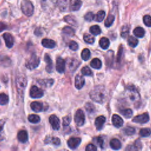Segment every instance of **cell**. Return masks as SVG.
Listing matches in <instances>:
<instances>
[{
	"mask_svg": "<svg viewBox=\"0 0 151 151\" xmlns=\"http://www.w3.org/2000/svg\"><path fill=\"white\" fill-rule=\"evenodd\" d=\"M90 96L93 101L102 104L107 99V93L104 86H98L91 91Z\"/></svg>",
	"mask_w": 151,
	"mask_h": 151,
	"instance_id": "cell-1",
	"label": "cell"
},
{
	"mask_svg": "<svg viewBox=\"0 0 151 151\" xmlns=\"http://www.w3.org/2000/svg\"><path fill=\"white\" fill-rule=\"evenodd\" d=\"M126 96L134 104H137L140 101V95L134 87L130 86L127 88L126 91Z\"/></svg>",
	"mask_w": 151,
	"mask_h": 151,
	"instance_id": "cell-2",
	"label": "cell"
},
{
	"mask_svg": "<svg viewBox=\"0 0 151 151\" xmlns=\"http://www.w3.org/2000/svg\"><path fill=\"white\" fill-rule=\"evenodd\" d=\"M82 5L81 0H65L63 3V8L64 11H67V9L71 11H78Z\"/></svg>",
	"mask_w": 151,
	"mask_h": 151,
	"instance_id": "cell-3",
	"label": "cell"
},
{
	"mask_svg": "<svg viewBox=\"0 0 151 151\" xmlns=\"http://www.w3.org/2000/svg\"><path fill=\"white\" fill-rule=\"evenodd\" d=\"M22 12L27 17H31L34 12V6L29 0H22L21 4Z\"/></svg>",
	"mask_w": 151,
	"mask_h": 151,
	"instance_id": "cell-4",
	"label": "cell"
},
{
	"mask_svg": "<svg viewBox=\"0 0 151 151\" xmlns=\"http://www.w3.org/2000/svg\"><path fill=\"white\" fill-rule=\"evenodd\" d=\"M27 81L24 76H19L16 79V86L18 94L22 96L24 90L27 86Z\"/></svg>",
	"mask_w": 151,
	"mask_h": 151,
	"instance_id": "cell-5",
	"label": "cell"
},
{
	"mask_svg": "<svg viewBox=\"0 0 151 151\" xmlns=\"http://www.w3.org/2000/svg\"><path fill=\"white\" fill-rule=\"evenodd\" d=\"M40 63V60L35 54H32L30 58L27 61L25 66L29 70H33L37 68Z\"/></svg>",
	"mask_w": 151,
	"mask_h": 151,
	"instance_id": "cell-6",
	"label": "cell"
},
{
	"mask_svg": "<svg viewBox=\"0 0 151 151\" xmlns=\"http://www.w3.org/2000/svg\"><path fill=\"white\" fill-rule=\"evenodd\" d=\"M74 121L78 126H81L85 122V115L83 111L81 109H78L75 113Z\"/></svg>",
	"mask_w": 151,
	"mask_h": 151,
	"instance_id": "cell-7",
	"label": "cell"
},
{
	"mask_svg": "<svg viewBox=\"0 0 151 151\" xmlns=\"http://www.w3.org/2000/svg\"><path fill=\"white\" fill-rule=\"evenodd\" d=\"M57 1L58 0H41V7L46 11H51L55 7Z\"/></svg>",
	"mask_w": 151,
	"mask_h": 151,
	"instance_id": "cell-8",
	"label": "cell"
},
{
	"mask_svg": "<svg viewBox=\"0 0 151 151\" xmlns=\"http://www.w3.org/2000/svg\"><path fill=\"white\" fill-rule=\"evenodd\" d=\"M29 95L32 98H41L43 96L44 92L41 88H38L36 86H33L30 89Z\"/></svg>",
	"mask_w": 151,
	"mask_h": 151,
	"instance_id": "cell-9",
	"label": "cell"
},
{
	"mask_svg": "<svg viewBox=\"0 0 151 151\" xmlns=\"http://www.w3.org/2000/svg\"><path fill=\"white\" fill-rule=\"evenodd\" d=\"M149 120V116L147 113H145L142 114L137 115L133 119V122L138 123H146Z\"/></svg>",
	"mask_w": 151,
	"mask_h": 151,
	"instance_id": "cell-10",
	"label": "cell"
},
{
	"mask_svg": "<svg viewBox=\"0 0 151 151\" xmlns=\"http://www.w3.org/2000/svg\"><path fill=\"white\" fill-rule=\"evenodd\" d=\"M65 68V61L61 57H58L56 60V70L60 73L64 72Z\"/></svg>",
	"mask_w": 151,
	"mask_h": 151,
	"instance_id": "cell-11",
	"label": "cell"
},
{
	"mask_svg": "<svg viewBox=\"0 0 151 151\" xmlns=\"http://www.w3.org/2000/svg\"><path fill=\"white\" fill-rule=\"evenodd\" d=\"M49 122L54 130H58L60 127V121L55 115H51L49 117Z\"/></svg>",
	"mask_w": 151,
	"mask_h": 151,
	"instance_id": "cell-12",
	"label": "cell"
},
{
	"mask_svg": "<svg viewBox=\"0 0 151 151\" xmlns=\"http://www.w3.org/2000/svg\"><path fill=\"white\" fill-rule=\"evenodd\" d=\"M81 140L80 138L73 137L68 140L67 144L70 148L72 149H75L79 146V145L81 143Z\"/></svg>",
	"mask_w": 151,
	"mask_h": 151,
	"instance_id": "cell-13",
	"label": "cell"
},
{
	"mask_svg": "<svg viewBox=\"0 0 151 151\" xmlns=\"http://www.w3.org/2000/svg\"><path fill=\"white\" fill-rule=\"evenodd\" d=\"M80 64V62L75 58H69L67 60V65L69 70L72 72H74Z\"/></svg>",
	"mask_w": 151,
	"mask_h": 151,
	"instance_id": "cell-14",
	"label": "cell"
},
{
	"mask_svg": "<svg viewBox=\"0 0 151 151\" xmlns=\"http://www.w3.org/2000/svg\"><path fill=\"white\" fill-rule=\"evenodd\" d=\"M3 37H4L6 46L9 48L12 47L14 42V40L12 35L10 34L9 33H5L3 35Z\"/></svg>",
	"mask_w": 151,
	"mask_h": 151,
	"instance_id": "cell-15",
	"label": "cell"
},
{
	"mask_svg": "<svg viewBox=\"0 0 151 151\" xmlns=\"http://www.w3.org/2000/svg\"><path fill=\"white\" fill-rule=\"evenodd\" d=\"M113 124L116 127H120L123 124V120L120 116L117 114H113L111 118Z\"/></svg>",
	"mask_w": 151,
	"mask_h": 151,
	"instance_id": "cell-16",
	"label": "cell"
},
{
	"mask_svg": "<svg viewBox=\"0 0 151 151\" xmlns=\"http://www.w3.org/2000/svg\"><path fill=\"white\" fill-rule=\"evenodd\" d=\"M105 122H106V117L104 116H100L97 117L96 119L95 123H94L96 129L99 130H101L103 128Z\"/></svg>",
	"mask_w": 151,
	"mask_h": 151,
	"instance_id": "cell-17",
	"label": "cell"
},
{
	"mask_svg": "<svg viewBox=\"0 0 151 151\" xmlns=\"http://www.w3.org/2000/svg\"><path fill=\"white\" fill-rule=\"evenodd\" d=\"M85 84V80L83 76L78 74L75 78V86L77 89H81Z\"/></svg>",
	"mask_w": 151,
	"mask_h": 151,
	"instance_id": "cell-18",
	"label": "cell"
},
{
	"mask_svg": "<svg viewBox=\"0 0 151 151\" xmlns=\"http://www.w3.org/2000/svg\"><path fill=\"white\" fill-rule=\"evenodd\" d=\"M17 137L18 140L21 142V143H25L27 142L28 139V133L26 130H20L18 133Z\"/></svg>",
	"mask_w": 151,
	"mask_h": 151,
	"instance_id": "cell-19",
	"label": "cell"
},
{
	"mask_svg": "<svg viewBox=\"0 0 151 151\" xmlns=\"http://www.w3.org/2000/svg\"><path fill=\"white\" fill-rule=\"evenodd\" d=\"M41 44L43 47L47 48H53L56 45V44L54 40L48 38L43 39L41 41Z\"/></svg>",
	"mask_w": 151,
	"mask_h": 151,
	"instance_id": "cell-20",
	"label": "cell"
},
{
	"mask_svg": "<svg viewBox=\"0 0 151 151\" xmlns=\"http://www.w3.org/2000/svg\"><path fill=\"white\" fill-rule=\"evenodd\" d=\"M44 60L47 64L46 65V71L48 73H51L52 71V68H53V65H52V61L50 57V55L47 54H45V57H44Z\"/></svg>",
	"mask_w": 151,
	"mask_h": 151,
	"instance_id": "cell-21",
	"label": "cell"
},
{
	"mask_svg": "<svg viewBox=\"0 0 151 151\" xmlns=\"http://www.w3.org/2000/svg\"><path fill=\"white\" fill-rule=\"evenodd\" d=\"M31 109L35 112H40L43 109L42 103L39 101H33L31 103Z\"/></svg>",
	"mask_w": 151,
	"mask_h": 151,
	"instance_id": "cell-22",
	"label": "cell"
},
{
	"mask_svg": "<svg viewBox=\"0 0 151 151\" xmlns=\"http://www.w3.org/2000/svg\"><path fill=\"white\" fill-rule=\"evenodd\" d=\"M110 147L114 150H119L122 147V144L120 140L117 139H113L110 142Z\"/></svg>",
	"mask_w": 151,
	"mask_h": 151,
	"instance_id": "cell-23",
	"label": "cell"
},
{
	"mask_svg": "<svg viewBox=\"0 0 151 151\" xmlns=\"http://www.w3.org/2000/svg\"><path fill=\"white\" fill-rule=\"evenodd\" d=\"M10 58L7 56H0V65L2 67H8L11 65Z\"/></svg>",
	"mask_w": 151,
	"mask_h": 151,
	"instance_id": "cell-24",
	"label": "cell"
},
{
	"mask_svg": "<svg viewBox=\"0 0 151 151\" xmlns=\"http://www.w3.org/2000/svg\"><path fill=\"white\" fill-rule=\"evenodd\" d=\"M99 45L102 49L106 50V49L108 48V47H109L110 41L107 38L102 37L100 38V40L99 41Z\"/></svg>",
	"mask_w": 151,
	"mask_h": 151,
	"instance_id": "cell-25",
	"label": "cell"
},
{
	"mask_svg": "<svg viewBox=\"0 0 151 151\" xmlns=\"http://www.w3.org/2000/svg\"><path fill=\"white\" fill-rule=\"evenodd\" d=\"M133 34L136 37L138 38H142L145 34V31L143 28L138 27L133 30Z\"/></svg>",
	"mask_w": 151,
	"mask_h": 151,
	"instance_id": "cell-26",
	"label": "cell"
},
{
	"mask_svg": "<svg viewBox=\"0 0 151 151\" xmlns=\"http://www.w3.org/2000/svg\"><path fill=\"white\" fill-rule=\"evenodd\" d=\"M46 143H52L54 145L58 146L60 144V140L58 137H48L45 140Z\"/></svg>",
	"mask_w": 151,
	"mask_h": 151,
	"instance_id": "cell-27",
	"label": "cell"
},
{
	"mask_svg": "<svg viewBox=\"0 0 151 151\" xmlns=\"http://www.w3.org/2000/svg\"><path fill=\"white\" fill-rule=\"evenodd\" d=\"M90 65L91 67L95 69H100L101 67L102 63L100 60L97 58H95L91 60L90 63Z\"/></svg>",
	"mask_w": 151,
	"mask_h": 151,
	"instance_id": "cell-28",
	"label": "cell"
},
{
	"mask_svg": "<svg viewBox=\"0 0 151 151\" xmlns=\"http://www.w3.org/2000/svg\"><path fill=\"white\" fill-rule=\"evenodd\" d=\"M138 42L139 41L137 39L133 36H130L127 39V42L129 45L132 48L136 47L138 44Z\"/></svg>",
	"mask_w": 151,
	"mask_h": 151,
	"instance_id": "cell-29",
	"label": "cell"
},
{
	"mask_svg": "<svg viewBox=\"0 0 151 151\" xmlns=\"http://www.w3.org/2000/svg\"><path fill=\"white\" fill-rule=\"evenodd\" d=\"M105 17V12L103 10L99 11L96 16H94L95 21L97 22H101Z\"/></svg>",
	"mask_w": 151,
	"mask_h": 151,
	"instance_id": "cell-30",
	"label": "cell"
},
{
	"mask_svg": "<svg viewBox=\"0 0 151 151\" xmlns=\"http://www.w3.org/2000/svg\"><path fill=\"white\" fill-rule=\"evenodd\" d=\"M64 21L67 22L69 24H71L72 25H76L77 24V21L76 20V18L71 15H67L64 17Z\"/></svg>",
	"mask_w": 151,
	"mask_h": 151,
	"instance_id": "cell-31",
	"label": "cell"
},
{
	"mask_svg": "<svg viewBox=\"0 0 151 151\" xmlns=\"http://www.w3.org/2000/svg\"><path fill=\"white\" fill-rule=\"evenodd\" d=\"M90 32L94 35H99L101 33V29L99 27V26L97 25H94L91 26L90 28Z\"/></svg>",
	"mask_w": 151,
	"mask_h": 151,
	"instance_id": "cell-32",
	"label": "cell"
},
{
	"mask_svg": "<svg viewBox=\"0 0 151 151\" xmlns=\"http://www.w3.org/2000/svg\"><path fill=\"white\" fill-rule=\"evenodd\" d=\"M114 21V16L111 14H109L107 17L106 19L105 20V22H104L105 26L106 27H110L113 24Z\"/></svg>",
	"mask_w": 151,
	"mask_h": 151,
	"instance_id": "cell-33",
	"label": "cell"
},
{
	"mask_svg": "<svg viewBox=\"0 0 151 151\" xmlns=\"http://www.w3.org/2000/svg\"><path fill=\"white\" fill-rule=\"evenodd\" d=\"M81 58L84 61H87L90 57V51L88 48H84L81 54Z\"/></svg>",
	"mask_w": 151,
	"mask_h": 151,
	"instance_id": "cell-34",
	"label": "cell"
},
{
	"mask_svg": "<svg viewBox=\"0 0 151 151\" xmlns=\"http://www.w3.org/2000/svg\"><path fill=\"white\" fill-rule=\"evenodd\" d=\"M28 120L32 123H37L40 121V117L37 114H30L28 117Z\"/></svg>",
	"mask_w": 151,
	"mask_h": 151,
	"instance_id": "cell-35",
	"label": "cell"
},
{
	"mask_svg": "<svg viewBox=\"0 0 151 151\" xmlns=\"http://www.w3.org/2000/svg\"><path fill=\"white\" fill-rule=\"evenodd\" d=\"M63 32L66 34V35H68L69 36H73L74 35V30L70 27H68V26H67V27H65L63 29Z\"/></svg>",
	"mask_w": 151,
	"mask_h": 151,
	"instance_id": "cell-36",
	"label": "cell"
},
{
	"mask_svg": "<svg viewBox=\"0 0 151 151\" xmlns=\"http://www.w3.org/2000/svg\"><path fill=\"white\" fill-rule=\"evenodd\" d=\"M84 41L88 44H93L94 42V37L88 34H85L83 36Z\"/></svg>",
	"mask_w": 151,
	"mask_h": 151,
	"instance_id": "cell-37",
	"label": "cell"
},
{
	"mask_svg": "<svg viewBox=\"0 0 151 151\" xmlns=\"http://www.w3.org/2000/svg\"><path fill=\"white\" fill-rule=\"evenodd\" d=\"M151 131L149 128H143L139 132V134L142 137H147L150 134Z\"/></svg>",
	"mask_w": 151,
	"mask_h": 151,
	"instance_id": "cell-38",
	"label": "cell"
},
{
	"mask_svg": "<svg viewBox=\"0 0 151 151\" xmlns=\"http://www.w3.org/2000/svg\"><path fill=\"white\" fill-rule=\"evenodd\" d=\"M8 97L5 93H1L0 94V104L1 105H5L8 103Z\"/></svg>",
	"mask_w": 151,
	"mask_h": 151,
	"instance_id": "cell-39",
	"label": "cell"
},
{
	"mask_svg": "<svg viewBox=\"0 0 151 151\" xmlns=\"http://www.w3.org/2000/svg\"><path fill=\"white\" fill-rule=\"evenodd\" d=\"M5 120H0V141H2L4 139V127L5 125Z\"/></svg>",
	"mask_w": 151,
	"mask_h": 151,
	"instance_id": "cell-40",
	"label": "cell"
},
{
	"mask_svg": "<svg viewBox=\"0 0 151 151\" xmlns=\"http://www.w3.org/2000/svg\"><path fill=\"white\" fill-rule=\"evenodd\" d=\"M54 80L52 79H46V80H41L40 81V84L41 85L45 86L46 87H50L52 85Z\"/></svg>",
	"mask_w": 151,
	"mask_h": 151,
	"instance_id": "cell-41",
	"label": "cell"
},
{
	"mask_svg": "<svg viewBox=\"0 0 151 151\" xmlns=\"http://www.w3.org/2000/svg\"><path fill=\"white\" fill-rule=\"evenodd\" d=\"M81 71V73L84 76H91L92 73H93L92 71L91 70V69L88 66H85V67H83Z\"/></svg>",
	"mask_w": 151,
	"mask_h": 151,
	"instance_id": "cell-42",
	"label": "cell"
},
{
	"mask_svg": "<svg viewBox=\"0 0 151 151\" xmlns=\"http://www.w3.org/2000/svg\"><path fill=\"white\" fill-rule=\"evenodd\" d=\"M85 108L88 113H92L94 112L95 107L94 105L90 103H87L85 105Z\"/></svg>",
	"mask_w": 151,
	"mask_h": 151,
	"instance_id": "cell-43",
	"label": "cell"
},
{
	"mask_svg": "<svg viewBox=\"0 0 151 151\" xmlns=\"http://www.w3.org/2000/svg\"><path fill=\"white\" fill-rule=\"evenodd\" d=\"M129 32V28L128 27V25H124L123 27H122V31H121V36L123 38L126 37Z\"/></svg>",
	"mask_w": 151,
	"mask_h": 151,
	"instance_id": "cell-44",
	"label": "cell"
},
{
	"mask_svg": "<svg viewBox=\"0 0 151 151\" xmlns=\"http://www.w3.org/2000/svg\"><path fill=\"white\" fill-rule=\"evenodd\" d=\"M68 47L70 49H71L73 51H76L78 48V44L74 41H71L68 44Z\"/></svg>",
	"mask_w": 151,
	"mask_h": 151,
	"instance_id": "cell-45",
	"label": "cell"
},
{
	"mask_svg": "<svg viewBox=\"0 0 151 151\" xmlns=\"http://www.w3.org/2000/svg\"><path fill=\"white\" fill-rule=\"evenodd\" d=\"M122 113L123 114L124 116L126 118L129 119V118H130L132 116L133 111H132V110L130 109H124L123 110Z\"/></svg>",
	"mask_w": 151,
	"mask_h": 151,
	"instance_id": "cell-46",
	"label": "cell"
},
{
	"mask_svg": "<svg viewBox=\"0 0 151 151\" xmlns=\"http://www.w3.org/2000/svg\"><path fill=\"white\" fill-rule=\"evenodd\" d=\"M124 132L127 135H132L135 133V129L132 127L127 126L124 129Z\"/></svg>",
	"mask_w": 151,
	"mask_h": 151,
	"instance_id": "cell-47",
	"label": "cell"
},
{
	"mask_svg": "<svg viewBox=\"0 0 151 151\" xmlns=\"http://www.w3.org/2000/svg\"><path fill=\"white\" fill-rule=\"evenodd\" d=\"M84 19L87 21H91L94 19V15L92 12H89L85 15Z\"/></svg>",
	"mask_w": 151,
	"mask_h": 151,
	"instance_id": "cell-48",
	"label": "cell"
},
{
	"mask_svg": "<svg viewBox=\"0 0 151 151\" xmlns=\"http://www.w3.org/2000/svg\"><path fill=\"white\" fill-rule=\"evenodd\" d=\"M143 22L144 24L150 27L151 26V17L149 15H146L143 17Z\"/></svg>",
	"mask_w": 151,
	"mask_h": 151,
	"instance_id": "cell-49",
	"label": "cell"
},
{
	"mask_svg": "<svg viewBox=\"0 0 151 151\" xmlns=\"http://www.w3.org/2000/svg\"><path fill=\"white\" fill-rule=\"evenodd\" d=\"M94 141H96V143L101 148L103 147V145H104V140L103 139V138L100 136L99 137H96L95 138H94Z\"/></svg>",
	"mask_w": 151,
	"mask_h": 151,
	"instance_id": "cell-50",
	"label": "cell"
},
{
	"mask_svg": "<svg viewBox=\"0 0 151 151\" xmlns=\"http://www.w3.org/2000/svg\"><path fill=\"white\" fill-rule=\"evenodd\" d=\"M63 125L65 127V126H67L69 125V124L71 122V117L70 116H66L64 117H63Z\"/></svg>",
	"mask_w": 151,
	"mask_h": 151,
	"instance_id": "cell-51",
	"label": "cell"
},
{
	"mask_svg": "<svg viewBox=\"0 0 151 151\" xmlns=\"http://www.w3.org/2000/svg\"><path fill=\"white\" fill-rule=\"evenodd\" d=\"M125 151H138V148L135 145H129L126 147Z\"/></svg>",
	"mask_w": 151,
	"mask_h": 151,
	"instance_id": "cell-52",
	"label": "cell"
},
{
	"mask_svg": "<svg viewBox=\"0 0 151 151\" xmlns=\"http://www.w3.org/2000/svg\"><path fill=\"white\" fill-rule=\"evenodd\" d=\"M86 151H97V147L93 144H88L86 146Z\"/></svg>",
	"mask_w": 151,
	"mask_h": 151,
	"instance_id": "cell-53",
	"label": "cell"
},
{
	"mask_svg": "<svg viewBox=\"0 0 151 151\" xmlns=\"http://www.w3.org/2000/svg\"><path fill=\"white\" fill-rule=\"evenodd\" d=\"M6 28V25L3 22H0V32Z\"/></svg>",
	"mask_w": 151,
	"mask_h": 151,
	"instance_id": "cell-54",
	"label": "cell"
},
{
	"mask_svg": "<svg viewBox=\"0 0 151 151\" xmlns=\"http://www.w3.org/2000/svg\"><path fill=\"white\" fill-rule=\"evenodd\" d=\"M59 151H68V150H65V149H63V150H59Z\"/></svg>",
	"mask_w": 151,
	"mask_h": 151,
	"instance_id": "cell-55",
	"label": "cell"
},
{
	"mask_svg": "<svg viewBox=\"0 0 151 151\" xmlns=\"http://www.w3.org/2000/svg\"><path fill=\"white\" fill-rule=\"evenodd\" d=\"M1 40H0V46H1Z\"/></svg>",
	"mask_w": 151,
	"mask_h": 151,
	"instance_id": "cell-56",
	"label": "cell"
}]
</instances>
